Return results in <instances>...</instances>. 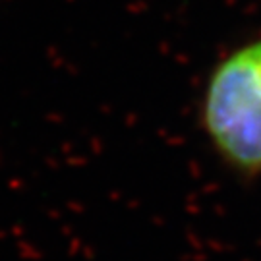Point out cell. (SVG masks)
I'll use <instances>...</instances> for the list:
<instances>
[{"label": "cell", "instance_id": "cell-1", "mask_svg": "<svg viewBox=\"0 0 261 261\" xmlns=\"http://www.w3.org/2000/svg\"><path fill=\"white\" fill-rule=\"evenodd\" d=\"M203 122L217 151L232 167L261 170V39L217 66L207 84Z\"/></svg>", "mask_w": 261, "mask_h": 261}]
</instances>
